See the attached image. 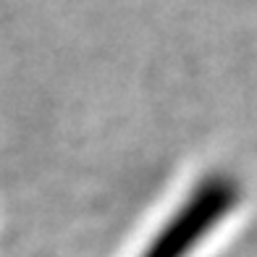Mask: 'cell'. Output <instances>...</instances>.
Here are the masks:
<instances>
[{"label": "cell", "instance_id": "obj_1", "mask_svg": "<svg viewBox=\"0 0 257 257\" xmlns=\"http://www.w3.org/2000/svg\"><path fill=\"white\" fill-rule=\"evenodd\" d=\"M239 202V184L228 173H210L189 192L181 207H176L166 226L139 257H189L200 241L207 239L220 220Z\"/></svg>", "mask_w": 257, "mask_h": 257}]
</instances>
